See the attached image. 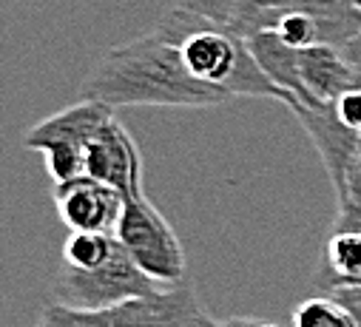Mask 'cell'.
I'll return each mask as SVG.
<instances>
[{"label": "cell", "mask_w": 361, "mask_h": 327, "mask_svg": "<svg viewBox=\"0 0 361 327\" xmlns=\"http://www.w3.org/2000/svg\"><path fill=\"white\" fill-rule=\"evenodd\" d=\"M80 100L117 109H216L231 103L219 89L194 80L173 40L157 26L128 43L114 46L82 80Z\"/></svg>", "instance_id": "6da1fadb"}, {"label": "cell", "mask_w": 361, "mask_h": 327, "mask_svg": "<svg viewBox=\"0 0 361 327\" xmlns=\"http://www.w3.org/2000/svg\"><path fill=\"white\" fill-rule=\"evenodd\" d=\"M157 29L176 43L188 74L200 83L219 89L228 97H267L290 106V97L270 83V77L253 60L247 40L231 26L176 6L157 23Z\"/></svg>", "instance_id": "7a4b0ae2"}, {"label": "cell", "mask_w": 361, "mask_h": 327, "mask_svg": "<svg viewBox=\"0 0 361 327\" xmlns=\"http://www.w3.org/2000/svg\"><path fill=\"white\" fill-rule=\"evenodd\" d=\"M111 117H114L111 106L94 100H77L74 106H66L49 114L46 120L35 123L26 131L23 145L43 154L46 171L54 185L68 183L82 174L88 145Z\"/></svg>", "instance_id": "3957f363"}, {"label": "cell", "mask_w": 361, "mask_h": 327, "mask_svg": "<svg viewBox=\"0 0 361 327\" xmlns=\"http://www.w3.org/2000/svg\"><path fill=\"white\" fill-rule=\"evenodd\" d=\"M114 236L120 239L131 262L159 288H171L188 279L183 242L145 194L126 199Z\"/></svg>", "instance_id": "277c9868"}, {"label": "cell", "mask_w": 361, "mask_h": 327, "mask_svg": "<svg viewBox=\"0 0 361 327\" xmlns=\"http://www.w3.org/2000/svg\"><path fill=\"white\" fill-rule=\"evenodd\" d=\"M157 290L159 285L151 282L131 262L123 245L114 251L109 262L92 271H77V268L60 265L54 285H51L54 302L77 307V310H114L131 299H142Z\"/></svg>", "instance_id": "5b68a950"}, {"label": "cell", "mask_w": 361, "mask_h": 327, "mask_svg": "<svg viewBox=\"0 0 361 327\" xmlns=\"http://www.w3.org/2000/svg\"><path fill=\"white\" fill-rule=\"evenodd\" d=\"M82 174L92 177L114 191H120L126 199L142 197V156L128 134V128L117 120V114L97 131L85 151Z\"/></svg>", "instance_id": "8992f818"}, {"label": "cell", "mask_w": 361, "mask_h": 327, "mask_svg": "<svg viewBox=\"0 0 361 327\" xmlns=\"http://www.w3.org/2000/svg\"><path fill=\"white\" fill-rule=\"evenodd\" d=\"M54 208L68 233H114L126 197L92 177H74L51 188Z\"/></svg>", "instance_id": "52a82bcc"}, {"label": "cell", "mask_w": 361, "mask_h": 327, "mask_svg": "<svg viewBox=\"0 0 361 327\" xmlns=\"http://www.w3.org/2000/svg\"><path fill=\"white\" fill-rule=\"evenodd\" d=\"M109 313L114 327H211L216 321L200 304L191 279L131 299Z\"/></svg>", "instance_id": "ba28073f"}, {"label": "cell", "mask_w": 361, "mask_h": 327, "mask_svg": "<svg viewBox=\"0 0 361 327\" xmlns=\"http://www.w3.org/2000/svg\"><path fill=\"white\" fill-rule=\"evenodd\" d=\"M290 111L299 117V123L305 125V131L310 134L313 145L319 148V156L324 162V171L330 174V183L336 188V197L344 191L347 174L358 156V134L353 128H347L338 117L333 106H322V109H307L302 103H293Z\"/></svg>", "instance_id": "9c48e42d"}, {"label": "cell", "mask_w": 361, "mask_h": 327, "mask_svg": "<svg viewBox=\"0 0 361 327\" xmlns=\"http://www.w3.org/2000/svg\"><path fill=\"white\" fill-rule=\"evenodd\" d=\"M299 68L307 97L316 109L336 106L341 94L361 86V74L347 63V57L333 46H310L299 51Z\"/></svg>", "instance_id": "30bf717a"}, {"label": "cell", "mask_w": 361, "mask_h": 327, "mask_svg": "<svg viewBox=\"0 0 361 327\" xmlns=\"http://www.w3.org/2000/svg\"><path fill=\"white\" fill-rule=\"evenodd\" d=\"M245 40H247V49H250L253 60L259 63V68L270 77V83L279 86L290 97V106L302 103L307 109H316L313 100L305 92V83H302V68H299V51L302 49L288 46L276 32H267V29L264 32H253Z\"/></svg>", "instance_id": "8fae6325"}, {"label": "cell", "mask_w": 361, "mask_h": 327, "mask_svg": "<svg viewBox=\"0 0 361 327\" xmlns=\"http://www.w3.org/2000/svg\"><path fill=\"white\" fill-rule=\"evenodd\" d=\"M316 288H361V230H333L324 242Z\"/></svg>", "instance_id": "7c38bea8"}, {"label": "cell", "mask_w": 361, "mask_h": 327, "mask_svg": "<svg viewBox=\"0 0 361 327\" xmlns=\"http://www.w3.org/2000/svg\"><path fill=\"white\" fill-rule=\"evenodd\" d=\"M120 239L114 233H68L63 242V265L77 271L100 268L114 257Z\"/></svg>", "instance_id": "4fadbf2b"}, {"label": "cell", "mask_w": 361, "mask_h": 327, "mask_svg": "<svg viewBox=\"0 0 361 327\" xmlns=\"http://www.w3.org/2000/svg\"><path fill=\"white\" fill-rule=\"evenodd\" d=\"M290 324L293 327H355V319L338 299H333L330 293H319L293 307Z\"/></svg>", "instance_id": "5bb4252c"}, {"label": "cell", "mask_w": 361, "mask_h": 327, "mask_svg": "<svg viewBox=\"0 0 361 327\" xmlns=\"http://www.w3.org/2000/svg\"><path fill=\"white\" fill-rule=\"evenodd\" d=\"M37 327H114L109 310H77L60 302L43 307Z\"/></svg>", "instance_id": "9a60e30c"}, {"label": "cell", "mask_w": 361, "mask_h": 327, "mask_svg": "<svg viewBox=\"0 0 361 327\" xmlns=\"http://www.w3.org/2000/svg\"><path fill=\"white\" fill-rule=\"evenodd\" d=\"M179 6L188 9V12H197L214 23H222V26H231L242 0H179Z\"/></svg>", "instance_id": "2e32d148"}, {"label": "cell", "mask_w": 361, "mask_h": 327, "mask_svg": "<svg viewBox=\"0 0 361 327\" xmlns=\"http://www.w3.org/2000/svg\"><path fill=\"white\" fill-rule=\"evenodd\" d=\"M333 109H336V117L361 137V86H355L347 94H341Z\"/></svg>", "instance_id": "e0dca14e"}, {"label": "cell", "mask_w": 361, "mask_h": 327, "mask_svg": "<svg viewBox=\"0 0 361 327\" xmlns=\"http://www.w3.org/2000/svg\"><path fill=\"white\" fill-rule=\"evenodd\" d=\"M324 293L338 299L350 310V316L355 319V327H361V288H333V290H324Z\"/></svg>", "instance_id": "ac0fdd59"}, {"label": "cell", "mask_w": 361, "mask_h": 327, "mask_svg": "<svg viewBox=\"0 0 361 327\" xmlns=\"http://www.w3.org/2000/svg\"><path fill=\"white\" fill-rule=\"evenodd\" d=\"M293 4H302V0H242V6H239V12H236L233 20L247 18V15H256V12H270V9L293 6Z\"/></svg>", "instance_id": "d6986e66"}, {"label": "cell", "mask_w": 361, "mask_h": 327, "mask_svg": "<svg viewBox=\"0 0 361 327\" xmlns=\"http://www.w3.org/2000/svg\"><path fill=\"white\" fill-rule=\"evenodd\" d=\"M225 327H279V324L264 319H250V316H236V319H225Z\"/></svg>", "instance_id": "ffe728a7"}, {"label": "cell", "mask_w": 361, "mask_h": 327, "mask_svg": "<svg viewBox=\"0 0 361 327\" xmlns=\"http://www.w3.org/2000/svg\"><path fill=\"white\" fill-rule=\"evenodd\" d=\"M355 6H358V9H361V0H355Z\"/></svg>", "instance_id": "44dd1931"}]
</instances>
